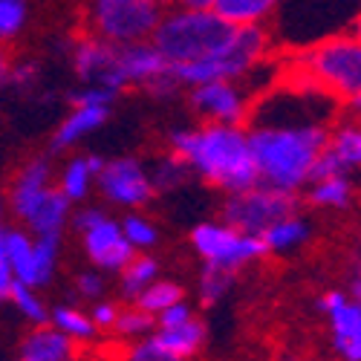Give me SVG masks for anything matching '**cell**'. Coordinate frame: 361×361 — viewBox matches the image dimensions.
Listing matches in <instances>:
<instances>
[{"label": "cell", "mask_w": 361, "mask_h": 361, "mask_svg": "<svg viewBox=\"0 0 361 361\" xmlns=\"http://www.w3.org/2000/svg\"><path fill=\"white\" fill-rule=\"evenodd\" d=\"M338 102L312 81L283 73L255 99L246 128L257 179L289 194H300L315 176Z\"/></svg>", "instance_id": "6da1fadb"}, {"label": "cell", "mask_w": 361, "mask_h": 361, "mask_svg": "<svg viewBox=\"0 0 361 361\" xmlns=\"http://www.w3.org/2000/svg\"><path fill=\"white\" fill-rule=\"evenodd\" d=\"M168 150L183 159L191 176L223 194L243 191L257 183V165L246 125L200 122L168 133Z\"/></svg>", "instance_id": "7a4b0ae2"}, {"label": "cell", "mask_w": 361, "mask_h": 361, "mask_svg": "<svg viewBox=\"0 0 361 361\" xmlns=\"http://www.w3.org/2000/svg\"><path fill=\"white\" fill-rule=\"evenodd\" d=\"M231 26L234 23L223 20L212 6L173 4L165 9L162 20L157 23L154 35H150V44L159 49L171 75L179 84L183 73L208 61V58L226 44V38L231 35Z\"/></svg>", "instance_id": "3957f363"}, {"label": "cell", "mask_w": 361, "mask_h": 361, "mask_svg": "<svg viewBox=\"0 0 361 361\" xmlns=\"http://www.w3.org/2000/svg\"><path fill=\"white\" fill-rule=\"evenodd\" d=\"M289 73L312 81L338 104L361 102V38L353 29L326 35L289 58Z\"/></svg>", "instance_id": "277c9868"}, {"label": "cell", "mask_w": 361, "mask_h": 361, "mask_svg": "<svg viewBox=\"0 0 361 361\" xmlns=\"http://www.w3.org/2000/svg\"><path fill=\"white\" fill-rule=\"evenodd\" d=\"M361 12V0H281L272 38L283 49H304L326 35L344 32Z\"/></svg>", "instance_id": "5b68a950"}, {"label": "cell", "mask_w": 361, "mask_h": 361, "mask_svg": "<svg viewBox=\"0 0 361 361\" xmlns=\"http://www.w3.org/2000/svg\"><path fill=\"white\" fill-rule=\"evenodd\" d=\"M278 75L281 73L275 70V61H269L246 78H214V81L194 84L188 87V107L200 122L246 125L255 99Z\"/></svg>", "instance_id": "8992f818"}, {"label": "cell", "mask_w": 361, "mask_h": 361, "mask_svg": "<svg viewBox=\"0 0 361 361\" xmlns=\"http://www.w3.org/2000/svg\"><path fill=\"white\" fill-rule=\"evenodd\" d=\"M168 0H87L84 26L116 47L150 41Z\"/></svg>", "instance_id": "52a82bcc"}, {"label": "cell", "mask_w": 361, "mask_h": 361, "mask_svg": "<svg viewBox=\"0 0 361 361\" xmlns=\"http://www.w3.org/2000/svg\"><path fill=\"white\" fill-rule=\"evenodd\" d=\"M188 240H191V249L202 266L220 269V272H231V275L243 272V269H249L252 263L266 257L263 237L240 231L231 223H226L223 217L197 223L191 228Z\"/></svg>", "instance_id": "ba28073f"}, {"label": "cell", "mask_w": 361, "mask_h": 361, "mask_svg": "<svg viewBox=\"0 0 361 361\" xmlns=\"http://www.w3.org/2000/svg\"><path fill=\"white\" fill-rule=\"evenodd\" d=\"M70 228L78 231L81 249H84L90 266L102 269L104 275H116L118 269L136 255V249L128 243V237L122 231V220L110 217L99 205L81 202L78 208H73Z\"/></svg>", "instance_id": "9c48e42d"}, {"label": "cell", "mask_w": 361, "mask_h": 361, "mask_svg": "<svg viewBox=\"0 0 361 361\" xmlns=\"http://www.w3.org/2000/svg\"><path fill=\"white\" fill-rule=\"evenodd\" d=\"M104 87L113 90L116 96L125 93V90H147L150 96H173L176 90H183L171 75L165 58L150 41L116 47Z\"/></svg>", "instance_id": "30bf717a"}, {"label": "cell", "mask_w": 361, "mask_h": 361, "mask_svg": "<svg viewBox=\"0 0 361 361\" xmlns=\"http://www.w3.org/2000/svg\"><path fill=\"white\" fill-rule=\"evenodd\" d=\"M4 243L15 283L38 289L52 283L58 272V260H61V237H38L23 226H4Z\"/></svg>", "instance_id": "8fae6325"}, {"label": "cell", "mask_w": 361, "mask_h": 361, "mask_svg": "<svg viewBox=\"0 0 361 361\" xmlns=\"http://www.w3.org/2000/svg\"><path fill=\"white\" fill-rule=\"evenodd\" d=\"M295 208H298V194L281 191V188L266 185V183L257 179L255 185H249L243 191L226 194L220 217L226 223H231L234 228H240V231L260 237L278 217L295 212Z\"/></svg>", "instance_id": "7c38bea8"}, {"label": "cell", "mask_w": 361, "mask_h": 361, "mask_svg": "<svg viewBox=\"0 0 361 361\" xmlns=\"http://www.w3.org/2000/svg\"><path fill=\"white\" fill-rule=\"evenodd\" d=\"M96 191L102 194V200L107 205L125 208V212L145 208L150 200L157 197L154 179H150V168L139 157L104 159L102 171L96 176Z\"/></svg>", "instance_id": "4fadbf2b"}, {"label": "cell", "mask_w": 361, "mask_h": 361, "mask_svg": "<svg viewBox=\"0 0 361 361\" xmlns=\"http://www.w3.org/2000/svg\"><path fill=\"white\" fill-rule=\"evenodd\" d=\"M208 341V326L194 315L173 326H154L147 336L125 344V355L133 361H185L202 353Z\"/></svg>", "instance_id": "5bb4252c"}, {"label": "cell", "mask_w": 361, "mask_h": 361, "mask_svg": "<svg viewBox=\"0 0 361 361\" xmlns=\"http://www.w3.org/2000/svg\"><path fill=\"white\" fill-rule=\"evenodd\" d=\"M318 307L329 324L333 353L347 361H361V298L333 289L321 295Z\"/></svg>", "instance_id": "9a60e30c"}, {"label": "cell", "mask_w": 361, "mask_h": 361, "mask_svg": "<svg viewBox=\"0 0 361 361\" xmlns=\"http://www.w3.org/2000/svg\"><path fill=\"white\" fill-rule=\"evenodd\" d=\"M55 188V171L49 159H29L12 179L9 197H6V212L23 226L29 217L38 212V205L52 194Z\"/></svg>", "instance_id": "2e32d148"}, {"label": "cell", "mask_w": 361, "mask_h": 361, "mask_svg": "<svg viewBox=\"0 0 361 361\" xmlns=\"http://www.w3.org/2000/svg\"><path fill=\"white\" fill-rule=\"evenodd\" d=\"M361 171V118H336L329 128L326 145L321 150V159L315 168L318 173H347L353 176Z\"/></svg>", "instance_id": "e0dca14e"}, {"label": "cell", "mask_w": 361, "mask_h": 361, "mask_svg": "<svg viewBox=\"0 0 361 361\" xmlns=\"http://www.w3.org/2000/svg\"><path fill=\"white\" fill-rule=\"evenodd\" d=\"M113 55H116V44H110L93 32H84L70 47V67L81 84L104 87L110 67H113Z\"/></svg>", "instance_id": "ac0fdd59"}, {"label": "cell", "mask_w": 361, "mask_h": 361, "mask_svg": "<svg viewBox=\"0 0 361 361\" xmlns=\"http://www.w3.org/2000/svg\"><path fill=\"white\" fill-rule=\"evenodd\" d=\"M18 355L23 361H73L78 358V344L64 336L55 324H29L18 344Z\"/></svg>", "instance_id": "d6986e66"}, {"label": "cell", "mask_w": 361, "mask_h": 361, "mask_svg": "<svg viewBox=\"0 0 361 361\" xmlns=\"http://www.w3.org/2000/svg\"><path fill=\"white\" fill-rule=\"evenodd\" d=\"M107 118H110V104H70L67 116L52 133V150H75Z\"/></svg>", "instance_id": "ffe728a7"}, {"label": "cell", "mask_w": 361, "mask_h": 361, "mask_svg": "<svg viewBox=\"0 0 361 361\" xmlns=\"http://www.w3.org/2000/svg\"><path fill=\"white\" fill-rule=\"evenodd\" d=\"M102 157L96 154H75L64 162V168L55 176V188L61 191L73 205H81L96 191V176L102 171Z\"/></svg>", "instance_id": "44dd1931"}, {"label": "cell", "mask_w": 361, "mask_h": 361, "mask_svg": "<svg viewBox=\"0 0 361 361\" xmlns=\"http://www.w3.org/2000/svg\"><path fill=\"white\" fill-rule=\"evenodd\" d=\"M263 246H266V255H275V257H289L295 252H300L310 237H312V223L304 217L295 208V212L278 217L272 226H269L263 234Z\"/></svg>", "instance_id": "7402d4cb"}, {"label": "cell", "mask_w": 361, "mask_h": 361, "mask_svg": "<svg viewBox=\"0 0 361 361\" xmlns=\"http://www.w3.org/2000/svg\"><path fill=\"white\" fill-rule=\"evenodd\" d=\"M73 208L75 205L61 191L52 188V194L38 205V212L23 223V228H29L38 237H61L64 240V231L70 228V220H73Z\"/></svg>", "instance_id": "603a6c76"}, {"label": "cell", "mask_w": 361, "mask_h": 361, "mask_svg": "<svg viewBox=\"0 0 361 361\" xmlns=\"http://www.w3.org/2000/svg\"><path fill=\"white\" fill-rule=\"evenodd\" d=\"M49 324H55L58 329H61L64 336H70L78 347H87V344H96L102 329L96 326L93 315H90V310H81L75 304H55L49 307Z\"/></svg>", "instance_id": "cb8c5ba5"}, {"label": "cell", "mask_w": 361, "mask_h": 361, "mask_svg": "<svg viewBox=\"0 0 361 361\" xmlns=\"http://www.w3.org/2000/svg\"><path fill=\"white\" fill-rule=\"evenodd\" d=\"M304 191L315 208L341 212V208L353 202V179L347 173H318L310 179V185Z\"/></svg>", "instance_id": "d4e9b609"}, {"label": "cell", "mask_w": 361, "mask_h": 361, "mask_svg": "<svg viewBox=\"0 0 361 361\" xmlns=\"http://www.w3.org/2000/svg\"><path fill=\"white\" fill-rule=\"evenodd\" d=\"M281 0H214L212 9L234 26H269Z\"/></svg>", "instance_id": "484cf974"}, {"label": "cell", "mask_w": 361, "mask_h": 361, "mask_svg": "<svg viewBox=\"0 0 361 361\" xmlns=\"http://www.w3.org/2000/svg\"><path fill=\"white\" fill-rule=\"evenodd\" d=\"M118 295H122L128 304H133V300L142 295V289L150 283V281H157L159 278V263L150 257L147 252H136L122 269H118Z\"/></svg>", "instance_id": "4316f807"}, {"label": "cell", "mask_w": 361, "mask_h": 361, "mask_svg": "<svg viewBox=\"0 0 361 361\" xmlns=\"http://www.w3.org/2000/svg\"><path fill=\"white\" fill-rule=\"evenodd\" d=\"M150 168V179H154V188L157 194H168V191H176V188H183L188 179H191V171L188 165L179 159L173 150H168L165 157L154 159L147 165Z\"/></svg>", "instance_id": "83f0119b"}, {"label": "cell", "mask_w": 361, "mask_h": 361, "mask_svg": "<svg viewBox=\"0 0 361 361\" xmlns=\"http://www.w3.org/2000/svg\"><path fill=\"white\" fill-rule=\"evenodd\" d=\"M185 298V292H183V286H179L176 281H165V278H157V281H150L145 289H142V295L133 300L136 307H142L145 312H150V315H159L162 310H168L171 304H176V300H183Z\"/></svg>", "instance_id": "f1b7e54d"}, {"label": "cell", "mask_w": 361, "mask_h": 361, "mask_svg": "<svg viewBox=\"0 0 361 361\" xmlns=\"http://www.w3.org/2000/svg\"><path fill=\"white\" fill-rule=\"evenodd\" d=\"M9 304L15 307V312L26 324H44V321H49V307H47V300H44L38 286L15 283L12 292H9Z\"/></svg>", "instance_id": "f546056e"}, {"label": "cell", "mask_w": 361, "mask_h": 361, "mask_svg": "<svg viewBox=\"0 0 361 361\" xmlns=\"http://www.w3.org/2000/svg\"><path fill=\"white\" fill-rule=\"evenodd\" d=\"M154 326H157V318H154V315L145 312V310L136 307V304H130V307H125V310H118V318H116V324H113L110 333H113L118 341L130 344V341L147 336Z\"/></svg>", "instance_id": "4dcf8cb0"}, {"label": "cell", "mask_w": 361, "mask_h": 361, "mask_svg": "<svg viewBox=\"0 0 361 361\" xmlns=\"http://www.w3.org/2000/svg\"><path fill=\"white\" fill-rule=\"evenodd\" d=\"M122 231H125L128 243H130L136 252H150V249L159 243V226L150 220L147 214H139V208H136V212H128V214H125Z\"/></svg>", "instance_id": "1f68e13d"}, {"label": "cell", "mask_w": 361, "mask_h": 361, "mask_svg": "<svg viewBox=\"0 0 361 361\" xmlns=\"http://www.w3.org/2000/svg\"><path fill=\"white\" fill-rule=\"evenodd\" d=\"M29 23V4L26 0H0V44H12L23 35Z\"/></svg>", "instance_id": "d6a6232c"}, {"label": "cell", "mask_w": 361, "mask_h": 361, "mask_svg": "<svg viewBox=\"0 0 361 361\" xmlns=\"http://www.w3.org/2000/svg\"><path fill=\"white\" fill-rule=\"evenodd\" d=\"M234 286V275L231 272H220V269H208L202 266V278L197 281V298L202 307H214L231 292Z\"/></svg>", "instance_id": "836d02e7"}, {"label": "cell", "mask_w": 361, "mask_h": 361, "mask_svg": "<svg viewBox=\"0 0 361 361\" xmlns=\"http://www.w3.org/2000/svg\"><path fill=\"white\" fill-rule=\"evenodd\" d=\"M75 295L81 298V300H99V298H104L107 295V278H104V272L102 269H87V272H81L78 278H75Z\"/></svg>", "instance_id": "e575fe53"}, {"label": "cell", "mask_w": 361, "mask_h": 361, "mask_svg": "<svg viewBox=\"0 0 361 361\" xmlns=\"http://www.w3.org/2000/svg\"><path fill=\"white\" fill-rule=\"evenodd\" d=\"M38 78H41V67L35 61H12L9 87L20 90V93H29V90H35Z\"/></svg>", "instance_id": "d590c367"}, {"label": "cell", "mask_w": 361, "mask_h": 361, "mask_svg": "<svg viewBox=\"0 0 361 361\" xmlns=\"http://www.w3.org/2000/svg\"><path fill=\"white\" fill-rule=\"evenodd\" d=\"M118 310H122V307H118L116 300H107V295L99 298V300H93V307H90V315H93L96 326L102 329V336L113 329V324H116V318H118Z\"/></svg>", "instance_id": "8d00e7d4"}, {"label": "cell", "mask_w": 361, "mask_h": 361, "mask_svg": "<svg viewBox=\"0 0 361 361\" xmlns=\"http://www.w3.org/2000/svg\"><path fill=\"white\" fill-rule=\"evenodd\" d=\"M12 286H15V275H12L9 255H6V243H4V228H0V307L9 304Z\"/></svg>", "instance_id": "74e56055"}, {"label": "cell", "mask_w": 361, "mask_h": 361, "mask_svg": "<svg viewBox=\"0 0 361 361\" xmlns=\"http://www.w3.org/2000/svg\"><path fill=\"white\" fill-rule=\"evenodd\" d=\"M194 315H197L194 307L183 298V300H176V304H171L168 310H162V312L157 315V324H159V326H173V324H183V321H188V318H194Z\"/></svg>", "instance_id": "f35d334b"}, {"label": "cell", "mask_w": 361, "mask_h": 361, "mask_svg": "<svg viewBox=\"0 0 361 361\" xmlns=\"http://www.w3.org/2000/svg\"><path fill=\"white\" fill-rule=\"evenodd\" d=\"M9 70H12V55H9V47L0 44V90L9 87Z\"/></svg>", "instance_id": "ab89813d"}, {"label": "cell", "mask_w": 361, "mask_h": 361, "mask_svg": "<svg viewBox=\"0 0 361 361\" xmlns=\"http://www.w3.org/2000/svg\"><path fill=\"white\" fill-rule=\"evenodd\" d=\"M171 4H183V6H212L214 0H171Z\"/></svg>", "instance_id": "60d3db41"}, {"label": "cell", "mask_w": 361, "mask_h": 361, "mask_svg": "<svg viewBox=\"0 0 361 361\" xmlns=\"http://www.w3.org/2000/svg\"><path fill=\"white\" fill-rule=\"evenodd\" d=\"M4 220H6V197L0 194V228H4Z\"/></svg>", "instance_id": "b9f144b4"}]
</instances>
